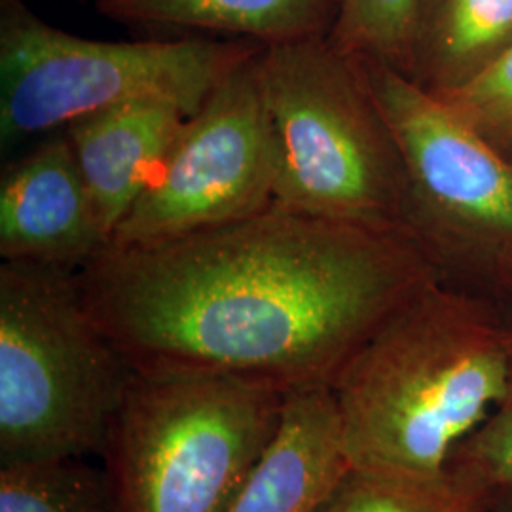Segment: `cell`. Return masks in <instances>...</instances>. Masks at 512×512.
Segmentation results:
<instances>
[{
  "label": "cell",
  "instance_id": "cell-20",
  "mask_svg": "<svg viewBox=\"0 0 512 512\" xmlns=\"http://www.w3.org/2000/svg\"><path fill=\"white\" fill-rule=\"evenodd\" d=\"M497 266H499V270H501L505 285L509 287V291L512 293V251L503 256V258L497 262Z\"/></svg>",
  "mask_w": 512,
  "mask_h": 512
},
{
  "label": "cell",
  "instance_id": "cell-8",
  "mask_svg": "<svg viewBox=\"0 0 512 512\" xmlns=\"http://www.w3.org/2000/svg\"><path fill=\"white\" fill-rule=\"evenodd\" d=\"M359 61L403 158L414 236L437 268L440 249L463 232L499 262L512 251V160L437 93L389 65Z\"/></svg>",
  "mask_w": 512,
  "mask_h": 512
},
{
  "label": "cell",
  "instance_id": "cell-15",
  "mask_svg": "<svg viewBox=\"0 0 512 512\" xmlns=\"http://www.w3.org/2000/svg\"><path fill=\"white\" fill-rule=\"evenodd\" d=\"M0 512H112L107 478L86 461L4 467Z\"/></svg>",
  "mask_w": 512,
  "mask_h": 512
},
{
  "label": "cell",
  "instance_id": "cell-16",
  "mask_svg": "<svg viewBox=\"0 0 512 512\" xmlns=\"http://www.w3.org/2000/svg\"><path fill=\"white\" fill-rule=\"evenodd\" d=\"M418 0H342L329 42L342 54L406 74Z\"/></svg>",
  "mask_w": 512,
  "mask_h": 512
},
{
  "label": "cell",
  "instance_id": "cell-11",
  "mask_svg": "<svg viewBox=\"0 0 512 512\" xmlns=\"http://www.w3.org/2000/svg\"><path fill=\"white\" fill-rule=\"evenodd\" d=\"M349 465L332 387L291 389L274 442L228 512H311Z\"/></svg>",
  "mask_w": 512,
  "mask_h": 512
},
{
  "label": "cell",
  "instance_id": "cell-21",
  "mask_svg": "<svg viewBox=\"0 0 512 512\" xmlns=\"http://www.w3.org/2000/svg\"><path fill=\"white\" fill-rule=\"evenodd\" d=\"M480 512H488V511H486V509H482V511H480Z\"/></svg>",
  "mask_w": 512,
  "mask_h": 512
},
{
  "label": "cell",
  "instance_id": "cell-5",
  "mask_svg": "<svg viewBox=\"0 0 512 512\" xmlns=\"http://www.w3.org/2000/svg\"><path fill=\"white\" fill-rule=\"evenodd\" d=\"M258 61L277 154L272 207L412 232L403 158L361 61L329 38L264 46Z\"/></svg>",
  "mask_w": 512,
  "mask_h": 512
},
{
  "label": "cell",
  "instance_id": "cell-10",
  "mask_svg": "<svg viewBox=\"0 0 512 512\" xmlns=\"http://www.w3.org/2000/svg\"><path fill=\"white\" fill-rule=\"evenodd\" d=\"M188 112L165 97H147L99 110L63 131L112 236L177 141Z\"/></svg>",
  "mask_w": 512,
  "mask_h": 512
},
{
  "label": "cell",
  "instance_id": "cell-9",
  "mask_svg": "<svg viewBox=\"0 0 512 512\" xmlns=\"http://www.w3.org/2000/svg\"><path fill=\"white\" fill-rule=\"evenodd\" d=\"M109 243L63 129L10 162L0 179L2 262L78 272Z\"/></svg>",
  "mask_w": 512,
  "mask_h": 512
},
{
  "label": "cell",
  "instance_id": "cell-12",
  "mask_svg": "<svg viewBox=\"0 0 512 512\" xmlns=\"http://www.w3.org/2000/svg\"><path fill=\"white\" fill-rule=\"evenodd\" d=\"M99 14L143 29H183L264 46L329 38L342 0H93Z\"/></svg>",
  "mask_w": 512,
  "mask_h": 512
},
{
  "label": "cell",
  "instance_id": "cell-1",
  "mask_svg": "<svg viewBox=\"0 0 512 512\" xmlns=\"http://www.w3.org/2000/svg\"><path fill=\"white\" fill-rule=\"evenodd\" d=\"M440 277L408 230L270 207L183 238L105 247L84 308L135 370H211L332 387L385 321Z\"/></svg>",
  "mask_w": 512,
  "mask_h": 512
},
{
  "label": "cell",
  "instance_id": "cell-18",
  "mask_svg": "<svg viewBox=\"0 0 512 512\" xmlns=\"http://www.w3.org/2000/svg\"><path fill=\"white\" fill-rule=\"evenodd\" d=\"M437 95L458 109L492 145L511 160L512 44L467 82Z\"/></svg>",
  "mask_w": 512,
  "mask_h": 512
},
{
  "label": "cell",
  "instance_id": "cell-6",
  "mask_svg": "<svg viewBox=\"0 0 512 512\" xmlns=\"http://www.w3.org/2000/svg\"><path fill=\"white\" fill-rule=\"evenodd\" d=\"M262 46L241 38L90 40L52 27L23 0H0V143L18 147L147 97L171 99L194 116Z\"/></svg>",
  "mask_w": 512,
  "mask_h": 512
},
{
  "label": "cell",
  "instance_id": "cell-14",
  "mask_svg": "<svg viewBox=\"0 0 512 512\" xmlns=\"http://www.w3.org/2000/svg\"><path fill=\"white\" fill-rule=\"evenodd\" d=\"M484 497L452 473L401 475L349 465L311 512H480Z\"/></svg>",
  "mask_w": 512,
  "mask_h": 512
},
{
  "label": "cell",
  "instance_id": "cell-3",
  "mask_svg": "<svg viewBox=\"0 0 512 512\" xmlns=\"http://www.w3.org/2000/svg\"><path fill=\"white\" fill-rule=\"evenodd\" d=\"M289 389L211 370H135L101 458L112 512H228Z\"/></svg>",
  "mask_w": 512,
  "mask_h": 512
},
{
  "label": "cell",
  "instance_id": "cell-7",
  "mask_svg": "<svg viewBox=\"0 0 512 512\" xmlns=\"http://www.w3.org/2000/svg\"><path fill=\"white\" fill-rule=\"evenodd\" d=\"M262 48L226 74L184 122L107 247L183 238L274 205L277 154L258 61Z\"/></svg>",
  "mask_w": 512,
  "mask_h": 512
},
{
  "label": "cell",
  "instance_id": "cell-17",
  "mask_svg": "<svg viewBox=\"0 0 512 512\" xmlns=\"http://www.w3.org/2000/svg\"><path fill=\"white\" fill-rule=\"evenodd\" d=\"M446 471L484 501L492 492L512 488V366L503 399L467 439L459 442Z\"/></svg>",
  "mask_w": 512,
  "mask_h": 512
},
{
  "label": "cell",
  "instance_id": "cell-4",
  "mask_svg": "<svg viewBox=\"0 0 512 512\" xmlns=\"http://www.w3.org/2000/svg\"><path fill=\"white\" fill-rule=\"evenodd\" d=\"M131 374L76 272L2 262L0 469L103 456Z\"/></svg>",
  "mask_w": 512,
  "mask_h": 512
},
{
  "label": "cell",
  "instance_id": "cell-13",
  "mask_svg": "<svg viewBox=\"0 0 512 512\" xmlns=\"http://www.w3.org/2000/svg\"><path fill=\"white\" fill-rule=\"evenodd\" d=\"M512 44V0H418L406 76L439 93L467 82Z\"/></svg>",
  "mask_w": 512,
  "mask_h": 512
},
{
  "label": "cell",
  "instance_id": "cell-2",
  "mask_svg": "<svg viewBox=\"0 0 512 512\" xmlns=\"http://www.w3.org/2000/svg\"><path fill=\"white\" fill-rule=\"evenodd\" d=\"M512 329L440 277L359 349L332 385L353 467L437 476L503 399Z\"/></svg>",
  "mask_w": 512,
  "mask_h": 512
},
{
  "label": "cell",
  "instance_id": "cell-19",
  "mask_svg": "<svg viewBox=\"0 0 512 512\" xmlns=\"http://www.w3.org/2000/svg\"><path fill=\"white\" fill-rule=\"evenodd\" d=\"M484 509L488 512H512V488L492 492L484 501Z\"/></svg>",
  "mask_w": 512,
  "mask_h": 512
}]
</instances>
